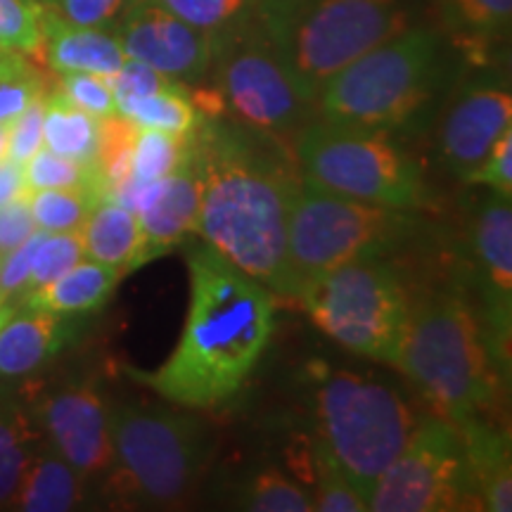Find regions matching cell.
<instances>
[{"label": "cell", "mask_w": 512, "mask_h": 512, "mask_svg": "<svg viewBox=\"0 0 512 512\" xmlns=\"http://www.w3.org/2000/svg\"><path fill=\"white\" fill-rule=\"evenodd\" d=\"M190 157L200 176L197 235L204 245L294 302L287 221L299 169L294 174V164L275 152L273 136L259 143L252 128L204 114L190 136Z\"/></svg>", "instance_id": "obj_1"}, {"label": "cell", "mask_w": 512, "mask_h": 512, "mask_svg": "<svg viewBox=\"0 0 512 512\" xmlns=\"http://www.w3.org/2000/svg\"><path fill=\"white\" fill-rule=\"evenodd\" d=\"M190 302L183 332L155 370L128 368L138 384L188 411H214L240 392L275 330V294L209 245L185 259Z\"/></svg>", "instance_id": "obj_2"}, {"label": "cell", "mask_w": 512, "mask_h": 512, "mask_svg": "<svg viewBox=\"0 0 512 512\" xmlns=\"http://www.w3.org/2000/svg\"><path fill=\"white\" fill-rule=\"evenodd\" d=\"M432 406L453 425L491 420L501 396V366L484 323L458 290H441L413 304L399 366Z\"/></svg>", "instance_id": "obj_3"}, {"label": "cell", "mask_w": 512, "mask_h": 512, "mask_svg": "<svg viewBox=\"0 0 512 512\" xmlns=\"http://www.w3.org/2000/svg\"><path fill=\"white\" fill-rule=\"evenodd\" d=\"M114 460L107 489L138 508H181L207 472L211 439L197 415L152 403L110 408Z\"/></svg>", "instance_id": "obj_4"}, {"label": "cell", "mask_w": 512, "mask_h": 512, "mask_svg": "<svg viewBox=\"0 0 512 512\" xmlns=\"http://www.w3.org/2000/svg\"><path fill=\"white\" fill-rule=\"evenodd\" d=\"M401 0H292L266 5L264 34L313 107L332 76L411 27Z\"/></svg>", "instance_id": "obj_5"}, {"label": "cell", "mask_w": 512, "mask_h": 512, "mask_svg": "<svg viewBox=\"0 0 512 512\" xmlns=\"http://www.w3.org/2000/svg\"><path fill=\"white\" fill-rule=\"evenodd\" d=\"M294 302L339 347L394 370L399 366L413 302L389 261L366 256L332 268L306 280Z\"/></svg>", "instance_id": "obj_6"}, {"label": "cell", "mask_w": 512, "mask_h": 512, "mask_svg": "<svg viewBox=\"0 0 512 512\" xmlns=\"http://www.w3.org/2000/svg\"><path fill=\"white\" fill-rule=\"evenodd\" d=\"M313 418V441L335 460L366 503L418 422L389 384L344 370H332L318 380Z\"/></svg>", "instance_id": "obj_7"}, {"label": "cell", "mask_w": 512, "mask_h": 512, "mask_svg": "<svg viewBox=\"0 0 512 512\" xmlns=\"http://www.w3.org/2000/svg\"><path fill=\"white\" fill-rule=\"evenodd\" d=\"M439 64V36L408 27L332 76L313 105L318 119L339 126L389 128L425 105Z\"/></svg>", "instance_id": "obj_8"}, {"label": "cell", "mask_w": 512, "mask_h": 512, "mask_svg": "<svg viewBox=\"0 0 512 512\" xmlns=\"http://www.w3.org/2000/svg\"><path fill=\"white\" fill-rule=\"evenodd\" d=\"M294 157L302 181L349 200L401 211L427 209L432 202L420 166L387 131L318 119L297 133Z\"/></svg>", "instance_id": "obj_9"}, {"label": "cell", "mask_w": 512, "mask_h": 512, "mask_svg": "<svg viewBox=\"0 0 512 512\" xmlns=\"http://www.w3.org/2000/svg\"><path fill=\"white\" fill-rule=\"evenodd\" d=\"M415 228L411 211L349 200L299 178L287 221V259L294 299L306 280L349 264L382 256Z\"/></svg>", "instance_id": "obj_10"}, {"label": "cell", "mask_w": 512, "mask_h": 512, "mask_svg": "<svg viewBox=\"0 0 512 512\" xmlns=\"http://www.w3.org/2000/svg\"><path fill=\"white\" fill-rule=\"evenodd\" d=\"M477 503L458 427L439 415L415 422L411 437L368 498L373 512H453Z\"/></svg>", "instance_id": "obj_11"}, {"label": "cell", "mask_w": 512, "mask_h": 512, "mask_svg": "<svg viewBox=\"0 0 512 512\" xmlns=\"http://www.w3.org/2000/svg\"><path fill=\"white\" fill-rule=\"evenodd\" d=\"M214 57H219L216 93L242 126L273 138L290 136L302 126L311 105L297 91L264 31H223L214 36Z\"/></svg>", "instance_id": "obj_12"}, {"label": "cell", "mask_w": 512, "mask_h": 512, "mask_svg": "<svg viewBox=\"0 0 512 512\" xmlns=\"http://www.w3.org/2000/svg\"><path fill=\"white\" fill-rule=\"evenodd\" d=\"M117 36L128 60H138L178 83H195L214 64V36L183 22L157 0H136L119 19Z\"/></svg>", "instance_id": "obj_13"}, {"label": "cell", "mask_w": 512, "mask_h": 512, "mask_svg": "<svg viewBox=\"0 0 512 512\" xmlns=\"http://www.w3.org/2000/svg\"><path fill=\"white\" fill-rule=\"evenodd\" d=\"M36 418L53 451L83 479L110 470L114 460L110 406L91 384H72L48 394L38 403Z\"/></svg>", "instance_id": "obj_14"}, {"label": "cell", "mask_w": 512, "mask_h": 512, "mask_svg": "<svg viewBox=\"0 0 512 512\" xmlns=\"http://www.w3.org/2000/svg\"><path fill=\"white\" fill-rule=\"evenodd\" d=\"M512 128V95L505 88L479 86L460 95L439 128L441 162L467 183L491 147Z\"/></svg>", "instance_id": "obj_15"}, {"label": "cell", "mask_w": 512, "mask_h": 512, "mask_svg": "<svg viewBox=\"0 0 512 512\" xmlns=\"http://www.w3.org/2000/svg\"><path fill=\"white\" fill-rule=\"evenodd\" d=\"M472 249L489 292L486 339L498 366H510V311H512V200L496 195L479 209L472 228Z\"/></svg>", "instance_id": "obj_16"}, {"label": "cell", "mask_w": 512, "mask_h": 512, "mask_svg": "<svg viewBox=\"0 0 512 512\" xmlns=\"http://www.w3.org/2000/svg\"><path fill=\"white\" fill-rule=\"evenodd\" d=\"M136 216L140 233H143L138 268L176 249L190 235H197V228H200V176L192 166V157L174 174L157 181L150 202Z\"/></svg>", "instance_id": "obj_17"}, {"label": "cell", "mask_w": 512, "mask_h": 512, "mask_svg": "<svg viewBox=\"0 0 512 512\" xmlns=\"http://www.w3.org/2000/svg\"><path fill=\"white\" fill-rule=\"evenodd\" d=\"M43 62L57 74L88 72L110 79L126 62L117 36L105 29L76 27L43 5Z\"/></svg>", "instance_id": "obj_18"}, {"label": "cell", "mask_w": 512, "mask_h": 512, "mask_svg": "<svg viewBox=\"0 0 512 512\" xmlns=\"http://www.w3.org/2000/svg\"><path fill=\"white\" fill-rule=\"evenodd\" d=\"M67 318L17 306L0 328V377H22L46 366L72 337Z\"/></svg>", "instance_id": "obj_19"}, {"label": "cell", "mask_w": 512, "mask_h": 512, "mask_svg": "<svg viewBox=\"0 0 512 512\" xmlns=\"http://www.w3.org/2000/svg\"><path fill=\"white\" fill-rule=\"evenodd\" d=\"M463 439L467 472L477 508L489 512L512 510V460L510 439L491 420H470L458 425Z\"/></svg>", "instance_id": "obj_20"}, {"label": "cell", "mask_w": 512, "mask_h": 512, "mask_svg": "<svg viewBox=\"0 0 512 512\" xmlns=\"http://www.w3.org/2000/svg\"><path fill=\"white\" fill-rule=\"evenodd\" d=\"M83 479L60 453L36 451L24 467L8 508L22 512H69L86 501Z\"/></svg>", "instance_id": "obj_21"}, {"label": "cell", "mask_w": 512, "mask_h": 512, "mask_svg": "<svg viewBox=\"0 0 512 512\" xmlns=\"http://www.w3.org/2000/svg\"><path fill=\"white\" fill-rule=\"evenodd\" d=\"M121 278H126V275L119 268L98 264L93 259H81L79 264L62 273L60 278H55L53 283L29 294L22 306L36 311L60 313V316L91 313L107 304Z\"/></svg>", "instance_id": "obj_22"}, {"label": "cell", "mask_w": 512, "mask_h": 512, "mask_svg": "<svg viewBox=\"0 0 512 512\" xmlns=\"http://www.w3.org/2000/svg\"><path fill=\"white\" fill-rule=\"evenodd\" d=\"M83 254L98 264L114 266L128 275L138 268L143 249L138 216L114 200H100L79 228Z\"/></svg>", "instance_id": "obj_23"}, {"label": "cell", "mask_w": 512, "mask_h": 512, "mask_svg": "<svg viewBox=\"0 0 512 512\" xmlns=\"http://www.w3.org/2000/svg\"><path fill=\"white\" fill-rule=\"evenodd\" d=\"M100 140V119L79 110L67 102L60 93L46 95L43 112V147L55 155L81 164H95Z\"/></svg>", "instance_id": "obj_24"}, {"label": "cell", "mask_w": 512, "mask_h": 512, "mask_svg": "<svg viewBox=\"0 0 512 512\" xmlns=\"http://www.w3.org/2000/svg\"><path fill=\"white\" fill-rule=\"evenodd\" d=\"M117 114L133 121L138 128H157L176 136H192L202 119V112L197 110L183 83L143 98L117 100Z\"/></svg>", "instance_id": "obj_25"}, {"label": "cell", "mask_w": 512, "mask_h": 512, "mask_svg": "<svg viewBox=\"0 0 512 512\" xmlns=\"http://www.w3.org/2000/svg\"><path fill=\"white\" fill-rule=\"evenodd\" d=\"M100 200V192L95 188H48L27 192L36 228L46 233L79 230Z\"/></svg>", "instance_id": "obj_26"}, {"label": "cell", "mask_w": 512, "mask_h": 512, "mask_svg": "<svg viewBox=\"0 0 512 512\" xmlns=\"http://www.w3.org/2000/svg\"><path fill=\"white\" fill-rule=\"evenodd\" d=\"M238 508L254 512H311V494L278 467H264L242 484Z\"/></svg>", "instance_id": "obj_27"}, {"label": "cell", "mask_w": 512, "mask_h": 512, "mask_svg": "<svg viewBox=\"0 0 512 512\" xmlns=\"http://www.w3.org/2000/svg\"><path fill=\"white\" fill-rule=\"evenodd\" d=\"M38 434L19 408H0V505H8L29 458L38 451Z\"/></svg>", "instance_id": "obj_28"}, {"label": "cell", "mask_w": 512, "mask_h": 512, "mask_svg": "<svg viewBox=\"0 0 512 512\" xmlns=\"http://www.w3.org/2000/svg\"><path fill=\"white\" fill-rule=\"evenodd\" d=\"M446 24L465 41L489 43L510 31L512 0H439Z\"/></svg>", "instance_id": "obj_29"}, {"label": "cell", "mask_w": 512, "mask_h": 512, "mask_svg": "<svg viewBox=\"0 0 512 512\" xmlns=\"http://www.w3.org/2000/svg\"><path fill=\"white\" fill-rule=\"evenodd\" d=\"M190 162V136L157 128H138L133 145V178L162 181Z\"/></svg>", "instance_id": "obj_30"}, {"label": "cell", "mask_w": 512, "mask_h": 512, "mask_svg": "<svg viewBox=\"0 0 512 512\" xmlns=\"http://www.w3.org/2000/svg\"><path fill=\"white\" fill-rule=\"evenodd\" d=\"M48 93V83L29 57L0 48V126H8L31 102Z\"/></svg>", "instance_id": "obj_31"}, {"label": "cell", "mask_w": 512, "mask_h": 512, "mask_svg": "<svg viewBox=\"0 0 512 512\" xmlns=\"http://www.w3.org/2000/svg\"><path fill=\"white\" fill-rule=\"evenodd\" d=\"M22 178L27 192L48 188H95L100 192V178L93 164H81L74 159L55 155L41 147L27 164L22 166Z\"/></svg>", "instance_id": "obj_32"}, {"label": "cell", "mask_w": 512, "mask_h": 512, "mask_svg": "<svg viewBox=\"0 0 512 512\" xmlns=\"http://www.w3.org/2000/svg\"><path fill=\"white\" fill-rule=\"evenodd\" d=\"M313 510L318 512H368L366 498L358 494L351 479L339 470L335 460L313 441Z\"/></svg>", "instance_id": "obj_33"}, {"label": "cell", "mask_w": 512, "mask_h": 512, "mask_svg": "<svg viewBox=\"0 0 512 512\" xmlns=\"http://www.w3.org/2000/svg\"><path fill=\"white\" fill-rule=\"evenodd\" d=\"M41 0H0V48L43 62Z\"/></svg>", "instance_id": "obj_34"}, {"label": "cell", "mask_w": 512, "mask_h": 512, "mask_svg": "<svg viewBox=\"0 0 512 512\" xmlns=\"http://www.w3.org/2000/svg\"><path fill=\"white\" fill-rule=\"evenodd\" d=\"M81 259H86V254H83L79 230H64V233H46V230H43L34 261H31V273L22 302L29 294H34L36 290H41L43 285L53 283V280L60 278L62 273H67L69 268L79 264Z\"/></svg>", "instance_id": "obj_35"}, {"label": "cell", "mask_w": 512, "mask_h": 512, "mask_svg": "<svg viewBox=\"0 0 512 512\" xmlns=\"http://www.w3.org/2000/svg\"><path fill=\"white\" fill-rule=\"evenodd\" d=\"M157 3L211 36L238 27L252 8V0H157Z\"/></svg>", "instance_id": "obj_36"}, {"label": "cell", "mask_w": 512, "mask_h": 512, "mask_svg": "<svg viewBox=\"0 0 512 512\" xmlns=\"http://www.w3.org/2000/svg\"><path fill=\"white\" fill-rule=\"evenodd\" d=\"M55 93H60L74 107H79V110L93 114L98 119L117 114V100H114L112 86L105 76L88 72L60 74Z\"/></svg>", "instance_id": "obj_37"}, {"label": "cell", "mask_w": 512, "mask_h": 512, "mask_svg": "<svg viewBox=\"0 0 512 512\" xmlns=\"http://www.w3.org/2000/svg\"><path fill=\"white\" fill-rule=\"evenodd\" d=\"M46 8L76 27L110 29L117 27L136 0H41Z\"/></svg>", "instance_id": "obj_38"}, {"label": "cell", "mask_w": 512, "mask_h": 512, "mask_svg": "<svg viewBox=\"0 0 512 512\" xmlns=\"http://www.w3.org/2000/svg\"><path fill=\"white\" fill-rule=\"evenodd\" d=\"M48 95V93H46ZM46 95L31 102L19 117L8 124V143H5V162L24 166L43 147V112Z\"/></svg>", "instance_id": "obj_39"}, {"label": "cell", "mask_w": 512, "mask_h": 512, "mask_svg": "<svg viewBox=\"0 0 512 512\" xmlns=\"http://www.w3.org/2000/svg\"><path fill=\"white\" fill-rule=\"evenodd\" d=\"M114 100H126V98H143V95H152L159 91H166V88L176 86L178 81L169 79L157 69L147 67V64L138 60H128L121 64L117 74H112L110 79Z\"/></svg>", "instance_id": "obj_40"}, {"label": "cell", "mask_w": 512, "mask_h": 512, "mask_svg": "<svg viewBox=\"0 0 512 512\" xmlns=\"http://www.w3.org/2000/svg\"><path fill=\"white\" fill-rule=\"evenodd\" d=\"M467 183L486 185L489 190H494V195L512 200V128L498 138V143L491 147L489 157L484 159L477 171H472Z\"/></svg>", "instance_id": "obj_41"}, {"label": "cell", "mask_w": 512, "mask_h": 512, "mask_svg": "<svg viewBox=\"0 0 512 512\" xmlns=\"http://www.w3.org/2000/svg\"><path fill=\"white\" fill-rule=\"evenodd\" d=\"M34 216L29 211L27 192L15 197V200L0 204V259L17 249L24 240L36 233Z\"/></svg>", "instance_id": "obj_42"}, {"label": "cell", "mask_w": 512, "mask_h": 512, "mask_svg": "<svg viewBox=\"0 0 512 512\" xmlns=\"http://www.w3.org/2000/svg\"><path fill=\"white\" fill-rule=\"evenodd\" d=\"M27 188H24V178H22V166L12 164V162H0V204L15 200V197L24 195Z\"/></svg>", "instance_id": "obj_43"}, {"label": "cell", "mask_w": 512, "mask_h": 512, "mask_svg": "<svg viewBox=\"0 0 512 512\" xmlns=\"http://www.w3.org/2000/svg\"><path fill=\"white\" fill-rule=\"evenodd\" d=\"M15 309H17V306H12V304H3V302H0V328H3V323L12 316V311H15Z\"/></svg>", "instance_id": "obj_44"}, {"label": "cell", "mask_w": 512, "mask_h": 512, "mask_svg": "<svg viewBox=\"0 0 512 512\" xmlns=\"http://www.w3.org/2000/svg\"><path fill=\"white\" fill-rule=\"evenodd\" d=\"M5 143H8V126H0V162L5 159Z\"/></svg>", "instance_id": "obj_45"}]
</instances>
